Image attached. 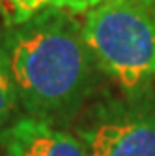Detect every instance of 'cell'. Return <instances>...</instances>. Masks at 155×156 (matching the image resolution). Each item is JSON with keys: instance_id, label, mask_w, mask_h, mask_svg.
Listing matches in <instances>:
<instances>
[{"instance_id": "cell-1", "label": "cell", "mask_w": 155, "mask_h": 156, "mask_svg": "<svg viewBox=\"0 0 155 156\" xmlns=\"http://www.w3.org/2000/svg\"><path fill=\"white\" fill-rule=\"evenodd\" d=\"M2 48L17 101L32 117L66 115L92 87L95 62L73 13L43 11L11 24Z\"/></svg>"}, {"instance_id": "cell-2", "label": "cell", "mask_w": 155, "mask_h": 156, "mask_svg": "<svg viewBox=\"0 0 155 156\" xmlns=\"http://www.w3.org/2000/svg\"><path fill=\"white\" fill-rule=\"evenodd\" d=\"M95 65L127 91L155 80V0H103L82 19Z\"/></svg>"}, {"instance_id": "cell-3", "label": "cell", "mask_w": 155, "mask_h": 156, "mask_svg": "<svg viewBox=\"0 0 155 156\" xmlns=\"http://www.w3.org/2000/svg\"><path fill=\"white\" fill-rule=\"evenodd\" d=\"M88 156H155V113L110 115L82 134Z\"/></svg>"}, {"instance_id": "cell-4", "label": "cell", "mask_w": 155, "mask_h": 156, "mask_svg": "<svg viewBox=\"0 0 155 156\" xmlns=\"http://www.w3.org/2000/svg\"><path fill=\"white\" fill-rule=\"evenodd\" d=\"M4 156H88L82 140L40 117H23L0 134Z\"/></svg>"}, {"instance_id": "cell-5", "label": "cell", "mask_w": 155, "mask_h": 156, "mask_svg": "<svg viewBox=\"0 0 155 156\" xmlns=\"http://www.w3.org/2000/svg\"><path fill=\"white\" fill-rule=\"evenodd\" d=\"M101 2L103 0H0V9L11 26L43 11H67L73 15H84L88 9Z\"/></svg>"}, {"instance_id": "cell-6", "label": "cell", "mask_w": 155, "mask_h": 156, "mask_svg": "<svg viewBox=\"0 0 155 156\" xmlns=\"http://www.w3.org/2000/svg\"><path fill=\"white\" fill-rule=\"evenodd\" d=\"M15 104H17V93H15V86L9 74L2 43H0V130H4V126L8 125Z\"/></svg>"}]
</instances>
